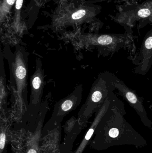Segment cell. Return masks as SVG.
<instances>
[{
	"label": "cell",
	"instance_id": "cell-1",
	"mask_svg": "<svg viewBox=\"0 0 152 153\" xmlns=\"http://www.w3.org/2000/svg\"><path fill=\"white\" fill-rule=\"evenodd\" d=\"M126 111L123 102L112 93L110 106L101 119L89 143L91 148L105 150L113 146H146V140L125 118Z\"/></svg>",
	"mask_w": 152,
	"mask_h": 153
},
{
	"label": "cell",
	"instance_id": "cell-2",
	"mask_svg": "<svg viewBox=\"0 0 152 153\" xmlns=\"http://www.w3.org/2000/svg\"><path fill=\"white\" fill-rule=\"evenodd\" d=\"M118 78L108 72L99 73L91 87L85 103L78 112L77 119L83 129L89 120L99 110L107 98L116 90L115 84Z\"/></svg>",
	"mask_w": 152,
	"mask_h": 153
},
{
	"label": "cell",
	"instance_id": "cell-3",
	"mask_svg": "<svg viewBox=\"0 0 152 153\" xmlns=\"http://www.w3.org/2000/svg\"><path fill=\"white\" fill-rule=\"evenodd\" d=\"M80 44L86 48H98L104 52L115 53L127 46V38L121 35H83L80 38Z\"/></svg>",
	"mask_w": 152,
	"mask_h": 153
},
{
	"label": "cell",
	"instance_id": "cell-4",
	"mask_svg": "<svg viewBox=\"0 0 152 153\" xmlns=\"http://www.w3.org/2000/svg\"><path fill=\"white\" fill-rule=\"evenodd\" d=\"M116 89L129 105L137 112L145 127L152 129V122L148 117L143 105V101L135 91L129 88L123 81L117 78L115 84Z\"/></svg>",
	"mask_w": 152,
	"mask_h": 153
},
{
	"label": "cell",
	"instance_id": "cell-5",
	"mask_svg": "<svg viewBox=\"0 0 152 153\" xmlns=\"http://www.w3.org/2000/svg\"><path fill=\"white\" fill-rule=\"evenodd\" d=\"M83 91V86L79 85L70 94L60 101L57 107L55 116V123H60L66 116L79 105L82 100Z\"/></svg>",
	"mask_w": 152,
	"mask_h": 153
},
{
	"label": "cell",
	"instance_id": "cell-6",
	"mask_svg": "<svg viewBox=\"0 0 152 153\" xmlns=\"http://www.w3.org/2000/svg\"><path fill=\"white\" fill-rule=\"evenodd\" d=\"M113 92H112L111 93L110 95H109V96L103 102L101 108L95 113L96 114L94 119L93 120L92 122L91 123L86 134L84 135V138L81 141L80 143L77 147V148L72 153H83L84 150H85L86 147L88 144H89V143L92 138L94 133L95 132L98 124L110 106L112 101V93Z\"/></svg>",
	"mask_w": 152,
	"mask_h": 153
},
{
	"label": "cell",
	"instance_id": "cell-7",
	"mask_svg": "<svg viewBox=\"0 0 152 153\" xmlns=\"http://www.w3.org/2000/svg\"><path fill=\"white\" fill-rule=\"evenodd\" d=\"M140 62L135 69L137 74L144 75L147 73L152 64V36L150 34L144 38L140 50Z\"/></svg>",
	"mask_w": 152,
	"mask_h": 153
},
{
	"label": "cell",
	"instance_id": "cell-8",
	"mask_svg": "<svg viewBox=\"0 0 152 153\" xmlns=\"http://www.w3.org/2000/svg\"><path fill=\"white\" fill-rule=\"evenodd\" d=\"M83 129L78 123L77 118L74 116L71 117L66 122L65 127L66 136L64 140V150L65 153H72L71 150L73 143Z\"/></svg>",
	"mask_w": 152,
	"mask_h": 153
},
{
	"label": "cell",
	"instance_id": "cell-9",
	"mask_svg": "<svg viewBox=\"0 0 152 153\" xmlns=\"http://www.w3.org/2000/svg\"><path fill=\"white\" fill-rule=\"evenodd\" d=\"M16 74L18 78L23 79L25 77L26 75V70L23 67L20 66L17 68L16 70Z\"/></svg>",
	"mask_w": 152,
	"mask_h": 153
},
{
	"label": "cell",
	"instance_id": "cell-10",
	"mask_svg": "<svg viewBox=\"0 0 152 153\" xmlns=\"http://www.w3.org/2000/svg\"><path fill=\"white\" fill-rule=\"evenodd\" d=\"M86 14V11L84 10H80L77 11L72 14L71 18L74 20L79 19L83 18Z\"/></svg>",
	"mask_w": 152,
	"mask_h": 153
},
{
	"label": "cell",
	"instance_id": "cell-11",
	"mask_svg": "<svg viewBox=\"0 0 152 153\" xmlns=\"http://www.w3.org/2000/svg\"><path fill=\"white\" fill-rule=\"evenodd\" d=\"M138 15L140 18H146L151 15V12L149 9H142L139 10Z\"/></svg>",
	"mask_w": 152,
	"mask_h": 153
},
{
	"label": "cell",
	"instance_id": "cell-12",
	"mask_svg": "<svg viewBox=\"0 0 152 153\" xmlns=\"http://www.w3.org/2000/svg\"><path fill=\"white\" fill-rule=\"evenodd\" d=\"M6 141V135L5 133H0V150L4 149Z\"/></svg>",
	"mask_w": 152,
	"mask_h": 153
},
{
	"label": "cell",
	"instance_id": "cell-13",
	"mask_svg": "<svg viewBox=\"0 0 152 153\" xmlns=\"http://www.w3.org/2000/svg\"><path fill=\"white\" fill-rule=\"evenodd\" d=\"M33 86L34 88L36 89H38L41 85V80L40 78L38 77L34 78L33 81Z\"/></svg>",
	"mask_w": 152,
	"mask_h": 153
},
{
	"label": "cell",
	"instance_id": "cell-14",
	"mask_svg": "<svg viewBox=\"0 0 152 153\" xmlns=\"http://www.w3.org/2000/svg\"><path fill=\"white\" fill-rule=\"evenodd\" d=\"M23 0H17L16 4V8L17 10H19L22 7Z\"/></svg>",
	"mask_w": 152,
	"mask_h": 153
},
{
	"label": "cell",
	"instance_id": "cell-15",
	"mask_svg": "<svg viewBox=\"0 0 152 153\" xmlns=\"http://www.w3.org/2000/svg\"><path fill=\"white\" fill-rule=\"evenodd\" d=\"M27 153H37L36 150L34 149H30L28 151Z\"/></svg>",
	"mask_w": 152,
	"mask_h": 153
},
{
	"label": "cell",
	"instance_id": "cell-16",
	"mask_svg": "<svg viewBox=\"0 0 152 153\" xmlns=\"http://www.w3.org/2000/svg\"><path fill=\"white\" fill-rule=\"evenodd\" d=\"M15 0H7V3L9 4V5H13L14 3Z\"/></svg>",
	"mask_w": 152,
	"mask_h": 153
}]
</instances>
